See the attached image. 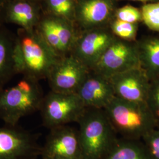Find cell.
Wrapping results in <instances>:
<instances>
[{
	"label": "cell",
	"instance_id": "obj_1",
	"mask_svg": "<svg viewBox=\"0 0 159 159\" xmlns=\"http://www.w3.org/2000/svg\"><path fill=\"white\" fill-rule=\"evenodd\" d=\"M77 123L83 159H104L118 140L104 109L86 108Z\"/></svg>",
	"mask_w": 159,
	"mask_h": 159
},
{
	"label": "cell",
	"instance_id": "obj_2",
	"mask_svg": "<svg viewBox=\"0 0 159 159\" xmlns=\"http://www.w3.org/2000/svg\"><path fill=\"white\" fill-rule=\"evenodd\" d=\"M59 58L39 31L22 29L18 37L19 74L39 81L47 79Z\"/></svg>",
	"mask_w": 159,
	"mask_h": 159
},
{
	"label": "cell",
	"instance_id": "obj_3",
	"mask_svg": "<svg viewBox=\"0 0 159 159\" xmlns=\"http://www.w3.org/2000/svg\"><path fill=\"white\" fill-rule=\"evenodd\" d=\"M104 110L114 130L123 139L140 140L157 128V120L146 103L115 97Z\"/></svg>",
	"mask_w": 159,
	"mask_h": 159
},
{
	"label": "cell",
	"instance_id": "obj_4",
	"mask_svg": "<svg viewBox=\"0 0 159 159\" xmlns=\"http://www.w3.org/2000/svg\"><path fill=\"white\" fill-rule=\"evenodd\" d=\"M44 97L39 81L23 77L16 85L0 90V120L17 126L24 117L40 111Z\"/></svg>",
	"mask_w": 159,
	"mask_h": 159
},
{
	"label": "cell",
	"instance_id": "obj_5",
	"mask_svg": "<svg viewBox=\"0 0 159 159\" xmlns=\"http://www.w3.org/2000/svg\"><path fill=\"white\" fill-rule=\"evenodd\" d=\"M85 109L77 93L51 90L44 97L40 111L43 125L51 130L72 122L77 123Z\"/></svg>",
	"mask_w": 159,
	"mask_h": 159
},
{
	"label": "cell",
	"instance_id": "obj_6",
	"mask_svg": "<svg viewBox=\"0 0 159 159\" xmlns=\"http://www.w3.org/2000/svg\"><path fill=\"white\" fill-rule=\"evenodd\" d=\"M39 136L18 126H0V159H37L42 146Z\"/></svg>",
	"mask_w": 159,
	"mask_h": 159
},
{
	"label": "cell",
	"instance_id": "obj_7",
	"mask_svg": "<svg viewBox=\"0 0 159 159\" xmlns=\"http://www.w3.org/2000/svg\"><path fill=\"white\" fill-rule=\"evenodd\" d=\"M138 67L140 63L136 43L116 38L91 71L110 79Z\"/></svg>",
	"mask_w": 159,
	"mask_h": 159
},
{
	"label": "cell",
	"instance_id": "obj_8",
	"mask_svg": "<svg viewBox=\"0 0 159 159\" xmlns=\"http://www.w3.org/2000/svg\"><path fill=\"white\" fill-rule=\"evenodd\" d=\"M90 71L71 54L60 58L47 77L51 91L76 93Z\"/></svg>",
	"mask_w": 159,
	"mask_h": 159
},
{
	"label": "cell",
	"instance_id": "obj_9",
	"mask_svg": "<svg viewBox=\"0 0 159 159\" xmlns=\"http://www.w3.org/2000/svg\"><path fill=\"white\" fill-rule=\"evenodd\" d=\"M40 156L42 159H83L78 130L67 125L50 130Z\"/></svg>",
	"mask_w": 159,
	"mask_h": 159
},
{
	"label": "cell",
	"instance_id": "obj_10",
	"mask_svg": "<svg viewBox=\"0 0 159 159\" xmlns=\"http://www.w3.org/2000/svg\"><path fill=\"white\" fill-rule=\"evenodd\" d=\"M77 39L70 54L92 70L117 37L104 29H93Z\"/></svg>",
	"mask_w": 159,
	"mask_h": 159
},
{
	"label": "cell",
	"instance_id": "obj_11",
	"mask_svg": "<svg viewBox=\"0 0 159 159\" xmlns=\"http://www.w3.org/2000/svg\"><path fill=\"white\" fill-rule=\"evenodd\" d=\"M109 79L115 97L131 102H146L150 80L141 67L116 74Z\"/></svg>",
	"mask_w": 159,
	"mask_h": 159
},
{
	"label": "cell",
	"instance_id": "obj_12",
	"mask_svg": "<svg viewBox=\"0 0 159 159\" xmlns=\"http://www.w3.org/2000/svg\"><path fill=\"white\" fill-rule=\"evenodd\" d=\"M76 93L85 108L104 109L115 97L110 79L91 70Z\"/></svg>",
	"mask_w": 159,
	"mask_h": 159
},
{
	"label": "cell",
	"instance_id": "obj_13",
	"mask_svg": "<svg viewBox=\"0 0 159 159\" xmlns=\"http://www.w3.org/2000/svg\"><path fill=\"white\" fill-rule=\"evenodd\" d=\"M113 0H78L74 18L84 29H98L107 23L113 14Z\"/></svg>",
	"mask_w": 159,
	"mask_h": 159
},
{
	"label": "cell",
	"instance_id": "obj_14",
	"mask_svg": "<svg viewBox=\"0 0 159 159\" xmlns=\"http://www.w3.org/2000/svg\"><path fill=\"white\" fill-rule=\"evenodd\" d=\"M18 37L0 26V90L19 74L17 60Z\"/></svg>",
	"mask_w": 159,
	"mask_h": 159
},
{
	"label": "cell",
	"instance_id": "obj_15",
	"mask_svg": "<svg viewBox=\"0 0 159 159\" xmlns=\"http://www.w3.org/2000/svg\"><path fill=\"white\" fill-rule=\"evenodd\" d=\"M39 10L31 0L7 1L4 19L17 24L25 31H32L40 23Z\"/></svg>",
	"mask_w": 159,
	"mask_h": 159
},
{
	"label": "cell",
	"instance_id": "obj_16",
	"mask_svg": "<svg viewBox=\"0 0 159 159\" xmlns=\"http://www.w3.org/2000/svg\"><path fill=\"white\" fill-rule=\"evenodd\" d=\"M140 67L150 80L159 76V38H148L136 43Z\"/></svg>",
	"mask_w": 159,
	"mask_h": 159
},
{
	"label": "cell",
	"instance_id": "obj_17",
	"mask_svg": "<svg viewBox=\"0 0 159 159\" xmlns=\"http://www.w3.org/2000/svg\"><path fill=\"white\" fill-rule=\"evenodd\" d=\"M104 159H152L148 148L140 140L119 139Z\"/></svg>",
	"mask_w": 159,
	"mask_h": 159
},
{
	"label": "cell",
	"instance_id": "obj_18",
	"mask_svg": "<svg viewBox=\"0 0 159 159\" xmlns=\"http://www.w3.org/2000/svg\"><path fill=\"white\" fill-rule=\"evenodd\" d=\"M48 5L57 17L70 21L74 18L75 3L73 0H48Z\"/></svg>",
	"mask_w": 159,
	"mask_h": 159
},
{
	"label": "cell",
	"instance_id": "obj_19",
	"mask_svg": "<svg viewBox=\"0 0 159 159\" xmlns=\"http://www.w3.org/2000/svg\"><path fill=\"white\" fill-rule=\"evenodd\" d=\"M111 30L119 39L133 42L136 39L137 25V23H127L116 19L111 24Z\"/></svg>",
	"mask_w": 159,
	"mask_h": 159
},
{
	"label": "cell",
	"instance_id": "obj_20",
	"mask_svg": "<svg viewBox=\"0 0 159 159\" xmlns=\"http://www.w3.org/2000/svg\"><path fill=\"white\" fill-rule=\"evenodd\" d=\"M141 12L142 20L148 28L159 31V2L144 5Z\"/></svg>",
	"mask_w": 159,
	"mask_h": 159
},
{
	"label": "cell",
	"instance_id": "obj_21",
	"mask_svg": "<svg viewBox=\"0 0 159 159\" xmlns=\"http://www.w3.org/2000/svg\"><path fill=\"white\" fill-rule=\"evenodd\" d=\"M146 103L157 121L159 120V76L150 80Z\"/></svg>",
	"mask_w": 159,
	"mask_h": 159
},
{
	"label": "cell",
	"instance_id": "obj_22",
	"mask_svg": "<svg viewBox=\"0 0 159 159\" xmlns=\"http://www.w3.org/2000/svg\"><path fill=\"white\" fill-rule=\"evenodd\" d=\"M117 20L130 23H137L142 20V12L134 7L126 6L120 8L116 12Z\"/></svg>",
	"mask_w": 159,
	"mask_h": 159
},
{
	"label": "cell",
	"instance_id": "obj_23",
	"mask_svg": "<svg viewBox=\"0 0 159 159\" xmlns=\"http://www.w3.org/2000/svg\"><path fill=\"white\" fill-rule=\"evenodd\" d=\"M152 159H159V129L156 128L142 139Z\"/></svg>",
	"mask_w": 159,
	"mask_h": 159
},
{
	"label": "cell",
	"instance_id": "obj_24",
	"mask_svg": "<svg viewBox=\"0 0 159 159\" xmlns=\"http://www.w3.org/2000/svg\"><path fill=\"white\" fill-rule=\"evenodd\" d=\"M7 0H0V26L1 23L4 20L5 10Z\"/></svg>",
	"mask_w": 159,
	"mask_h": 159
},
{
	"label": "cell",
	"instance_id": "obj_25",
	"mask_svg": "<svg viewBox=\"0 0 159 159\" xmlns=\"http://www.w3.org/2000/svg\"><path fill=\"white\" fill-rule=\"evenodd\" d=\"M130 1H140L143 2H154L157 0H130Z\"/></svg>",
	"mask_w": 159,
	"mask_h": 159
},
{
	"label": "cell",
	"instance_id": "obj_26",
	"mask_svg": "<svg viewBox=\"0 0 159 159\" xmlns=\"http://www.w3.org/2000/svg\"><path fill=\"white\" fill-rule=\"evenodd\" d=\"M157 128L159 129V120L157 121Z\"/></svg>",
	"mask_w": 159,
	"mask_h": 159
},
{
	"label": "cell",
	"instance_id": "obj_27",
	"mask_svg": "<svg viewBox=\"0 0 159 159\" xmlns=\"http://www.w3.org/2000/svg\"><path fill=\"white\" fill-rule=\"evenodd\" d=\"M7 1H8V0H7ZM31 1H35V0H31Z\"/></svg>",
	"mask_w": 159,
	"mask_h": 159
}]
</instances>
